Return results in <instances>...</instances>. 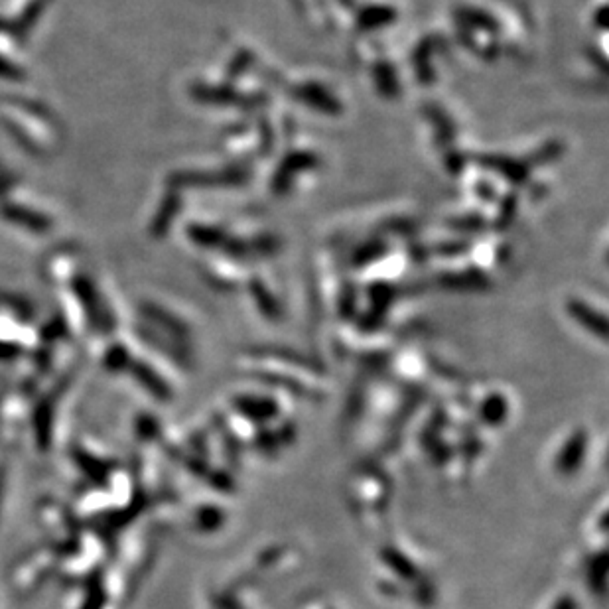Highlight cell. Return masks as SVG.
Masks as SVG:
<instances>
[{"instance_id": "cell-1", "label": "cell", "mask_w": 609, "mask_h": 609, "mask_svg": "<svg viewBox=\"0 0 609 609\" xmlns=\"http://www.w3.org/2000/svg\"><path fill=\"white\" fill-rule=\"evenodd\" d=\"M586 436L582 430H576L572 432L564 444L558 446L556 450V464L554 468L558 470L556 474L560 475H574L576 474V468L582 466V460H584V450H586Z\"/></svg>"}, {"instance_id": "cell-2", "label": "cell", "mask_w": 609, "mask_h": 609, "mask_svg": "<svg viewBox=\"0 0 609 609\" xmlns=\"http://www.w3.org/2000/svg\"><path fill=\"white\" fill-rule=\"evenodd\" d=\"M570 312H572V316L576 318V320H580L590 332H596V334H600L602 338H606V320L602 318V316H596L598 312H592L586 304H582V302H574L572 306H570Z\"/></svg>"}]
</instances>
